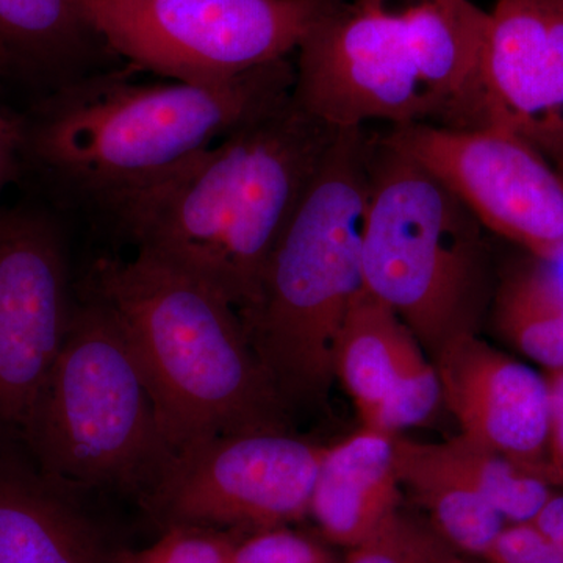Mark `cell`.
<instances>
[{"instance_id": "obj_30", "label": "cell", "mask_w": 563, "mask_h": 563, "mask_svg": "<svg viewBox=\"0 0 563 563\" xmlns=\"http://www.w3.org/2000/svg\"><path fill=\"white\" fill-rule=\"evenodd\" d=\"M455 563H474V562L466 561V559H463V558H461V555H459V559H457V561H455ZM483 563H487V562L483 561Z\"/></svg>"}, {"instance_id": "obj_10", "label": "cell", "mask_w": 563, "mask_h": 563, "mask_svg": "<svg viewBox=\"0 0 563 563\" xmlns=\"http://www.w3.org/2000/svg\"><path fill=\"white\" fill-rule=\"evenodd\" d=\"M383 140L442 181L485 231L537 261H562L563 179L523 136L493 124H412Z\"/></svg>"}, {"instance_id": "obj_3", "label": "cell", "mask_w": 563, "mask_h": 563, "mask_svg": "<svg viewBox=\"0 0 563 563\" xmlns=\"http://www.w3.org/2000/svg\"><path fill=\"white\" fill-rule=\"evenodd\" d=\"M487 20L473 0H340L299 46L292 96L336 129L485 125Z\"/></svg>"}, {"instance_id": "obj_19", "label": "cell", "mask_w": 563, "mask_h": 563, "mask_svg": "<svg viewBox=\"0 0 563 563\" xmlns=\"http://www.w3.org/2000/svg\"><path fill=\"white\" fill-rule=\"evenodd\" d=\"M496 331L547 372L563 369V279L551 263H510L493 288Z\"/></svg>"}, {"instance_id": "obj_8", "label": "cell", "mask_w": 563, "mask_h": 563, "mask_svg": "<svg viewBox=\"0 0 563 563\" xmlns=\"http://www.w3.org/2000/svg\"><path fill=\"white\" fill-rule=\"evenodd\" d=\"M129 68L222 84L285 60L340 0H79Z\"/></svg>"}, {"instance_id": "obj_2", "label": "cell", "mask_w": 563, "mask_h": 563, "mask_svg": "<svg viewBox=\"0 0 563 563\" xmlns=\"http://www.w3.org/2000/svg\"><path fill=\"white\" fill-rule=\"evenodd\" d=\"M340 131L291 95L114 221L139 251L209 285L242 313Z\"/></svg>"}, {"instance_id": "obj_27", "label": "cell", "mask_w": 563, "mask_h": 563, "mask_svg": "<svg viewBox=\"0 0 563 563\" xmlns=\"http://www.w3.org/2000/svg\"><path fill=\"white\" fill-rule=\"evenodd\" d=\"M21 168V122L0 107V191Z\"/></svg>"}, {"instance_id": "obj_21", "label": "cell", "mask_w": 563, "mask_h": 563, "mask_svg": "<svg viewBox=\"0 0 563 563\" xmlns=\"http://www.w3.org/2000/svg\"><path fill=\"white\" fill-rule=\"evenodd\" d=\"M453 550L432 528L401 512L365 542L351 548L344 563H455Z\"/></svg>"}, {"instance_id": "obj_16", "label": "cell", "mask_w": 563, "mask_h": 563, "mask_svg": "<svg viewBox=\"0 0 563 563\" xmlns=\"http://www.w3.org/2000/svg\"><path fill=\"white\" fill-rule=\"evenodd\" d=\"M395 439L362 426L343 442L329 444L309 510L329 542L351 550L398 512Z\"/></svg>"}, {"instance_id": "obj_6", "label": "cell", "mask_w": 563, "mask_h": 563, "mask_svg": "<svg viewBox=\"0 0 563 563\" xmlns=\"http://www.w3.org/2000/svg\"><path fill=\"white\" fill-rule=\"evenodd\" d=\"M20 435L41 476L68 490L113 488L141 501L173 461L120 318L91 287Z\"/></svg>"}, {"instance_id": "obj_28", "label": "cell", "mask_w": 563, "mask_h": 563, "mask_svg": "<svg viewBox=\"0 0 563 563\" xmlns=\"http://www.w3.org/2000/svg\"><path fill=\"white\" fill-rule=\"evenodd\" d=\"M531 523L563 550V493L555 490Z\"/></svg>"}, {"instance_id": "obj_9", "label": "cell", "mask_w": 563, "mask_h": 563, "mask_svg": "<svg viewBox=\"0 0 563 563\" xmlns=\"http://www.w3.org/2000/svg\"><path fill=\"white\" fill-rule=\"evenodd\" d=\"M329 444L290 431H251L174 454L141 506L162 526L262 531L309 515Z\"/></svg>"}, {"instance_id": "obj_13", "label": "cell", "mask_w": 563, "mask_h": 563, "mask_svg": "<svg viewBox=\"0 0 563 563\" xmlns=\"http://www.w3.org/2000/svg\"><path fill=\"white\" fill-rule=\"evenodd\" d=\"M442 398L462 435L543 477L550 431L544 374L462 333L433 355Z\"/></svg>"}, {"instance_id": "obj_15", "label": "cell", "mask_w": 563, "mask_h": 563, "mask_svg": "<svg viewBox=\"0 0 563 563\" xmlns=\"http://www.w3.org/2000/svg\"><path fill=\"white\" fill-rule=\"evenodd\" d=\"M68 488L0 457V563H113Z\"/></svg>"}, {"instance_id": "obj_1", "label": "cell", "mask_w": 563, "mask_h": 563, "mask_svg": "<svg viewBox=\"0 0 563 563\" xmlns=\"http://www.w3.org/2000/svg\"><path fill=\"white\" fill-rule=\"evenodd\" d=\"M295 80L288 58L222 84H140L99 70L20 118L21 165L58 195L113 217L287 101Z\"/></svg>"}, {"instance_id": "obj_22", "label": "cell", "mask_w": 563, "mask_h": 563, "mask_svg": "<svg viewBox=\"0 0 563 563\" xmlns=\"http://www.w3.org/2000/svg\"><path fill=\"white\" fill-rule=\"evenodd\" d=\"M442 398V385L435 365L420 352L399 374L387 398L363 426L388 435H399L428 420Z\"/></svg>"}, {"instance_id": "obj_5", "label": "cell", "mask_w": 563, "mask_h": 563, "mask_svg": "<svg viewBox=\"0 0 563 563\" xmlns=\"http://www.w3.org/2000/svg\"><path fill=\"white\" fill-rule=\"evenodd\" d=\"M368 196L369 140L363 129H342L274 247L257 299L239 313L291 410L324 401L335 380L336 339L363 290Z\"/></svg>"}, {"instance_id": "obj_25", "label": "cell", "mask_w": 563, "mask_h": 563, "mask_svg": "<svg viewBox=\"0 0 563 563\" xmlns=\"http://www.w3.org/2000/svg\"><path fill=\"white\" fill-rule=\"evenodd\" d=\"M487 563H563V550L529 523L504 526L487 555Z\"/></svg>"}, {"instance_id": "obj_26", "label": "cell", "mask_w": 563, "mask_h": 563, "mask_svg": "<svg viewBox=\"0 0 563 563\" xmlns=\"http://www.w3.org/2000/svg\"><path fill=\"white\" fill-rule=\"evenodd\" d=\"M550 395V431L543 479L551 487L563 488V369L544 373Z\"/></svg>"}, {"instance_id": "obj_4", "label": "cell", "mask_w": 563, "mask_h": 563, "mask_svg": "<svg viewBox=\"0 0 563 563\" xmlns=\"http://www.w3.org/2000/svg\"><path fill=\"white\" fill-rule=\"evenodd\" d=\"M92 290L113 307L174 454L217 437L290 431L291 409L221 295L139 251L102 261Z\"/></svg>"}, {"instance_id": "obj_29", "label": "cell", "mask_w": 563, "mask_h": 563, "mask_svg": "<svg viewBox=\"0 0 563 563\" xmlns=\"http://www.w3.org/2000/svg\"><path fill=\"white\" fill-rule=\"evenodd\" d=\"M553 166L555 169H558V173L561 174V177L563 179V155L561 158H559V161H555L553 163Z\"/></svg>"}, {"instance_id": "obj_11", "label": "cell", "mask_w": 563, "mask_h": 563, "mask_svg": "<svg viewBox=\"0 0 563 563\" xmlns=\"http://www.w3.org/2000/svg\"><path fill=\"white\" fill-rule=\"evenodd\" d=\"M76 301L60 228L44 211H0V428L20 432L57 362Z\"/></svg>"}, {"instance_id": "obj_23", "label": "cell", "mask_w": 563, "mask_h": 563, "mask_svg": "<svg viewBox=\"0 0 563 563\" xmlns=\"http://www.w3.org/2000/svg\"><path fill=\"white\" fill-rule=\"evenodd\" d=\"M235 537L203 526H173L143 550L121 551L113 563H229Z\"/></svg>"}, {"instance_id": "obj_7", "label": "cell", "mask_w": 563, "mask_h": 563, "mask_svg": "<svg viewBox=\"0 0 563 563\" xmlns=\"http://www.w3.org/2000/svg\"><path fill=\"white\" fill-rule=\"evenodd\" d=\"M484 225L420 163L369 141L363 288L433 355L477 332L493 290Z\"/></svg>"}, {"instance_id": "obj_20", "label": "cell", "mask_w": 563, "mask_h": 563, "mask_svg": "<svg viewBox=\"0 0 563 563\" xmlns=\"http://www.w3.org/2000/svg\"><path fill=\"white\" fill-rule=\"evenodd\" d=\"M437 461L465 481L507 525L529 523L558 488L465 435L428 443Z\"/></svg>"}, {"instance_id": "obj_24", "label": "cell", "mask_w": 563, "mask_h": 563, "mask_svg": "<svg viewBox=\"0 0 563 563\" xmlns=\"http://www.w3.org/2000/svg\"><path fill=\"white\" fill-rule=\"evenodd\" d=\"M229 563H331V558L320 544L280 526L235 537Z\"/></svg>"}, {"instance_id": "obj_14", "label": "cell", "mask_w": 563, "mask_h": 563, "mask_svg": "<svg viewBox=\"0 0 563 563\" xmlns=\"http://www.w3.org/2000/svg\"><path fill=\"white\" fill-rule=\"evenodd\" d=\"M107 54L79 0H0V84L43 98L99 73Z\"/></svg>"}, {"instance_id": "obj_12", "label": "cell", "mask_w": 563, "mask_h": 563, "mask_svg": "<svg viewBox=\"0 0 563 563\" xmlns=\"http://www.w3.org/2000/svg\"><path fill=\"white\" fill-rule=\"evenodd\" d=\"M485 124L563 155V0H495L481 54Z\"/></svg>"}, {"instance_id": "obj_18", "label": "cell", "mask_w": 563, "mask_h": 563, "mask_svg": "<svg viewBox=\"0 0 563 563\" xmlns=\"http://www.w3.org/2000/svg\"><path fill=\"white\" fill-rule=\"evenodd\" d=\"M395 455L401 485L428 510L433 531L457 553L484 559L507 525L501 515L437 461L428 443L396 435Z\"/></svg>"}, {"instance_id": "obj_17", "label": "cell", "mask_w": 563, "mask_h": 563, "mask_svg": "<svg viewBox=\"0 0 563 563\" xmlns=\"http://www.w3.org/2000/svg\"><path fill=\"white\" fill-rule=\"evenodd\" d=\"M422 351L390 307L365 288L355 296L336 339L333 373L354 401L362 424Z\"/></svg>"}]
</instances>
